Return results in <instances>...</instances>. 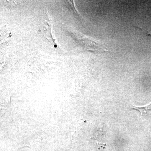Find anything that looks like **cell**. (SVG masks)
I'll list each match as a JSON object with an SVG mask.
<instances>
[{
    "label": "cell",
    "mask_w": 151,
    "mask_h": 151,
    "mask_svg": "<svg viewBox=\"0 0 151 151\" xmlns=\"http://www.w3.org/2000/svg\"><path fill=\"white\" fill-rule=\"evenodd\" d=\"M131 109L139 111L141 113V116L145 117H151V102L143 107H139L132 105Z\"/></svg>",
    "instance_id": "7a4b0ae2"
},
{
    "label": "cell",
    "mask_w": 151,
    "mask_h": 151,
    "mask_svg": "<svg viewBox=\"0 0 151 151\" xmlns=\"http://www.w3.org/2000/svg\"><path fill=\"white\" fill-rule=\"evenodd\" d=\"M136 27H137L139 28H140L144 32L147 33L148 34L150 35L151 36V31H150L145 29L139 26H136Z\"/></svg>",
    "instance_id": "3957f363"
},
{
    "label": "cell",
    "mask_w": 151,
    "mask_h": 151,
    "mask_svg": "<svg viewBox=\"0 0 151 151\" xmlns=\"http://www.w3.org/2000/svg\"><path fill=\"white\" fill-rule=\"evenodd\" d=\"M72 33L74 38L86 50H91L95 52H113L100 40L94 39L77 32H73Z\"/></svg>",
    "instance_id": "6da1fadb"
}]
</instances>
